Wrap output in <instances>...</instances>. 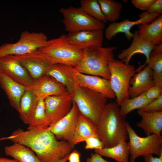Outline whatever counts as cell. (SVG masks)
I'll return each mask as SVG.
<instances>
[{"label": "cell", "mask_w": 162, "mask_h": 162, "mask_svg": "<svg viewBox=\"0 0 162 162\" xmlns=\"http://www.w3.org/2000/svg\"><path fill=\"white\" fill-rule=\"evenodd\" d=\"M140 36L154 45L162 44V15H160L148 24L138 25Z\"/></svg>", "instance_id": "23"}, {"label": "cell", "mask_w": 162, "mask_h": 162, "mask_svg": "<svg viewBox=\"0 0 162 162\" xmlns=\"http://www.w3.org/2000/svg\"><path fill=\"white\" fill-rule=\"evenodd\" d=\"M13 56L26 70L34 81L45 74L54 64L49 57L38 50L26 54Z\"/></svg>", "instance_id": "10"}, {"label": "cell", "mask_w": 162, "mask_h": 162, "mask_svg": "<svg viewBox=\"0 0 162 162\" xmlns=\"http://www.w3.org/2000/svg\"><path fill=\"white\" fill-rule=\"evenodd\" d=\"M154 86L152 71L147 65L131 78L128 88L129 96H137Z\"/></svg>", "instance_id": "20"}, {"label": "cell", "mask_w": 162, "mask_h": 162, "mask_svg": "<svg viewBox=\"0 0 162 162\" xmlns=\"http://www.w3.org/2000/svg\"><path fill=\"white\" fill-rule=\"evenodd\" d=\"M74 74L76 85L101 93L107 98L112 99L116 98L110 80L98 76L82 74L75 69Z\"/></svg>", "instance_id": "16"}, {"label": "cell", "mask_w": 162, "mask_h": 162, "mask_svg": "<svg viewBox=\"0 0 162 162\" xmlns=\"http://www.w3.org/2000/svg\"><path fill=\"white\" fill-rule=\"evenodd\" d=\"M147 65L152 71L154 86L162 90V44L155 46Z\"/></svg>", "instance_id": "26"}, {"label": "cell", "mask_w": 162, "mask_h": 162, "mask_svg": "<svg viewBox=\"0 0 162 162\" xmlns=\"http://www.w3.org/2000/svg\"><path fill=\"white\" fill-rule=\"evenodd\" d=\"M28 88L38 99L68 92L64 86L52 77L46 74L34 81L33 85Z\"/></svg>", "instance_id": "18"}, {"label": "cell", "mask_w": 162, "mask_h": 162, "mask_svg": "<svg viewBox=\"0 0 162 162\" xmlns=\"http://www.w3.org/2000/svg\"><path fill=\"white\" fill-rule=\"evenodd\" d=\"M74 68L68 65L56 63L52 65L46 73L65 86L72 94L76 85L74 76Z\"/></svg>", "instance_id": "21"}, {"label": "cell", "mask_w": 162, "mask_h": 162, "mask_svg": "<svg viewBox=\"0 0 162 162\" xmlns=\"http://www.w3.org/2000/svg\"><path fill=\"white\" fill-rule=\"evenodd\" d=\"M160 15L145 11L139 14V19L136 21H131L127 19L119 22H112L109 25L105 30V38L107 40H110L117 34L123 33L125 34L126 38L130 40L133 36V33L130 31L133 26L135 25L148 24Z\"/></svg>", "instance_id": "13"}, {"label": "cell", "mask_w": 162, "mask_h": 162, "mask_svg": "<svg viewBox=\"0 0 162 162\" xmlns=\"http://www.w3.org/2000/svg\"><path fill=\"white\" fill-rule=\"evenodd\" d=\"M80 114L77 106L73 101L69 112L49 127L58 140L65 141L73 145V140Z\"/></svg>", "instance_id": "12"}, {"label": "cell", "mask_w": 162, "mask_h": 162, "mask_svg": "<svg viewBox=\"0 0 162 162\" xmlns=\"http://www.w3.org/2000/svg\"><path fill=\"white\" fill-rule=\"evenodd\" d=\"M132 42L128 48L122 50L118 55V59L126 64H129L131 58L134 55L140 53L145 56L146 61L144 64L136 69V73L142 69L146 65L150 55L155 45L152 42L141 37L138 30L133 34Z\"/></svg>", "instance_id": "14"}, {"label": "cell", "mask_w": 162, "mask_h": 162, "mask_svg": "<svg viewBox=\"0 0 162 162\" xmlns=\"http://www.w3.org/2000/svg\"><path fill=\"white\" fill-rule=\"evenodd\" d=\"M0 162H19L14 159L0 157Z\"/></svg>", "instance_id": "41"}, {"label": "cell", "mask_w": 162, "mask_h": 162, "mask_svg": "<svg viewBox=\"0 0 162 162\" xmlns=\"http://www.w3.org/2000/svg\"><path fill=\"white\" fill-rule=\"evenodd\" d=\"M73 102L72 94L68 92L45 98V111L51 123L50 126L55 124L69 112Z\"/></svg>", "instance_id": "11"}, {"label": "cell", "mask_w": 162, "mask_h": 162, "mask_svg": "<svg viewBox=\"0 0 162 162\" xmlns=\"http://www.w3.org/2000/svg\"><path fill=\"white\" fill-rule=\"evenodd\" d=\"M38 99L35 94L28 88L22 97L19 112L20 118L25 124L28 125L32 120Z\"/></svg>", "instance_id": "24"}, {"label": "cell", "mask_w": 162, "mask_h": 162, "mask_svg": "<svg viewBox=\"0 0 162 162\" xmlns=\"http://www.w3.org/2000/svg\"><path fill=\"white\" fill-rule=\"evenodd\" d=\"M72 95L80 113L97 126L107 98L101 93L76 85Z\"/></svg>", "instance_id": "4"}, {"label": "cell", "mask_w": 162, "mask_h": 162, "mask_svg": "<svg viewBox=\"0 0 162 162\" xmlns=\"http://www.w3.org/2000/svg\"><path fill=\"white\" fill-rule=\"evenodd\" d=\"M94 152L113 159L117 162H129V147L126 141H122L111 147L94 149Z\"/></svg>", "instance_id": "28"}, {"label": "cell", "mask_w": 162, "mask_h": 162, "mask_svg": "<svg viewBox=\"0 0 162 162\" xmlns=\"http://www.w3.org/2000/svg\"><path fill=\"white\" fill-rule=\"evenodd\" d=\"M80 153L77 150L74 149L69 154L68 160L69 162H80Z\"/></svg>", "instance_id": "39"}, {"label": "cell", "mask_w": 162, "mask_h": 162, "mask_svg": "<svg viewBox=\"0 0 162 162\" xmlns=\"http://www.w3.org/2000/svg\"><path fill=\"white\" fill-rule=\"evenodd\" d=\"M0 70L15 81L28 88L34 82L26 70L13 55L0 58Z\"/></svg>", "instance_id": "15"}, {"label": "cell", "mask_w": 162, "mask_h": 162, "mask_svg": "<svg viewBox=\"0 0 162 162\" xmlns=\"http://www.w3.org/2000/svg\"><path fill=\"white\" fill-rule=\"evenodd\" d=\"M49 56L54 64L60 63L75 67L82 59L83 50L71 44L67 35L48 40L46 46L38 49Z\"/></svg>", "instance_id": "5"}, {"label": "cell", "mask_w": 162, "mask_h": 162, "mask_svg": "<svg viewBox=\"0 0 162 162\" xmlns=\"http://www.w3.org/2000/svg\"><path fill=\"white\" fill-rule=\"evenodd\" d=\"M152 101L147 98L145 92L131 98H128L123 100L119 106L120 114L126 116L132 111L136 109L140 110Z\"/></svg>", "instance_id": "29"}, {"label": "cell", "mask_w": 162, "mask_h": 162, "mask_svg": "<svg viewBox=\"0 0 162 162\" xmlns=\"http://www.w3.org/2000/svg\"><path fill=\"white\" fill-rule=\"evenodd\" d=\"M147 11L150 13H154L162 15V0H155L150 6Z\"/></svg>", "instance_id": "37"}, {"label": "cell", "mask_w": 162, "mask_h": 162, "mask_svg": "<svg viewBox=\"0 0 162 162\" xmlns=\"http://www.w3.org/2000/svg\"><path fill=\"white\" fill-rule=\"evenodd\" d=\"M145 94L147 99L152 101L162 94V90L154 86L145 92Z\"/></svg>", "instance_id": "35"}, {"label": "cell", "mask_w": 162, "mask_h": 162, "mask_svg": "<svg viewBox=\"0 0 162 162\" xmlns=\"http://www.w3.org/2000/svg\"><path fill=\"white\" fill-rule=\"evenodd\" d=\"M0 86L6 93L10 105L19 112L21 98L28 88L14 81L1 70Z\"/></svg>", "instance_id": "19"}, {"label": "cell", "mask_w": 162, "mask_h": 162, "mask_svg": "<svg viewBox=\"0 0 162 162\" xmlns=\"http://www.w3.org/2000/svg\"><path fill=\"white\" fill-rule=\"evenodd\" d=\"M119 107L115 102L107 104L97 126L98 137L104 148L113 147L128 139L126 116L120 114Z\"/></svg>", "instance_id": "2"}, {"label": "cell", "mask_w": 162, "mask_h": 162, "mask_svg": "<svg viewBox=\"0 0 162 162\" xmlns=\"http://www.w3.org/2000/svg\"><path fill=\"white\" fill-rule=\"evenodd\" d=\"M80 8L86 13L104 23L107 22L97 0H81Z\"/></svg>", "instance_id": "32"}, {"label": "cell", "mask_w": 162, "mask_h": 162, "mask_svg": "<svg viewBox=\"0 0 162 162\" xmlns=\"http://www.w3.org/2000/svg\"><path fill=\"white\" fill-rule=\"evenodd\" d=\"M139 110L151 112L162 111V94Z\"/></svg>", "instance_id": "33"}, {"label": "cell", "mask_w": 162, "mask_h": 162, "mask_svg": "<svg viewBox=\"0 0 162 162\" xmlns=\"http://www.w3.org/2000/svg\"><path fill=\"white\" fill-rule=\"evenodd\" d=\"M86 142L85 148L89 149H100L104 148L103 143L99 138L96 136H91L85 141Z\"/></svg>", "instance_id": "34"}, {"label": "cell", "mask_w": 162, "mask_h": 162, "mask_svg": "<svg viewBox=\"0 0 162 162\" xmlns=\"http://www.w3.org/2000/svg\"><path fill=\"white\" fill-rule=\"evenodd\" d=\"M44 98L38 99L33 118L27 128L29 130L39 126L49 127L51 123L46 113Z\"/></svg>", "instance_id": "31"}, {"label": "cell", "mask_w": 162, "mask_h": 162, "mask_svg": "<svg viewBox=\"0 0 162 162\" xmlns=\"http://www.w3.org/2000/svg\"><path fill=\"white\" fill-rule=\"evenodd\" d=\"M95 153V152H94ZM86 162H112L104 159L99 154L95 153H92L90 157L88 158Z\"/></svg>", "instance_id": "38"}, {"label": "cell", "mask_w": 162, "mask_h": 162, "mask_svg": "<svg viewBox=\"0 0 162 162\" xmlns=\"http://www.w3.org/2000/svg\"><path fill=\"white\" fill-rule=\"evenodd\" d=\"M155 0H132L133 4L137 8L147 11Z\"/></svg>", "instance_id": "36"}, {"label": "cell", "mask_w": 162, "mask_h": 162, "mask_svg": "<svg viewBox=\"0 0 162 162\" xmlns=\"http://www.w3.org/2000/svg\"><path fill=\"white\" fill-rule=\"evenodd\" d=\"M69 154L66 156L64 158L60 160L58 162H66L68 160Z\"/></svg>", "instance_id": "42"}, {"label": "cell", "mask_w": 162, "mask_h": 162, "mask_svg": "<svg viewBox=\"0 0 162 162\" xmlns=\"http://www.w3.org/2000/svg\"><path fill=\"white\" fill-rule=\"evenodd\" d=\"M142 119L136 125L141 128L147 135L155 134L161 136L162 130V111L147 112L140 110L137 111Z\"/></svg>", "instance_id": "22"}, {"label": "cell", "mask_w": 162, "mask_h": 162, "mask_svg": "<svg viewBox=\"0 0 162 162\" xmlns=\"http://www.w3.org/2000/svg\"><path fill=\"white\" fill-rule=\"evenodd\" d=\"M110 79L112 89L119 107L124 100L129 98L128 88L131 78L136 73L134 66L126 64L122 61L114 58L108 64Z\"/></svg>", "instance_id": "6"}, {"label": "cell", "mask_w": 162, "mask_h": 162, "mask_svg": "<svg viewBox=\"0 0 162 162\" xmlns=\"http://www.w3.org/2000/svg\"><path fill=\"white\" fill-rule=\"evenodd\" d=\"M69 42L76 47L83 50L94 46H102L104 40L103 30H83L68 33Z\"/></svg>", "instance_id": "17"}, {"label": "cell", "mask_w": 162, "mask_h": 162, "mask_svg": "<svg viewBox=\"0 0 162 162\" xmlns=\"http://www.w3.org/2000/svg\"><path fill=\"white\" fill-rule=\"evenodd\" d=\"M48 38L42 32H22L15 43H5L0 46V58L10 55L26 54L46 46Z\"/></svg>", "instance_id": "8"}, {"label": "cell", "mask_w": 162, "mask_h": 162, "mask_svg": "<svg viewBox=\"0 0 162 162\" xmlns=\"http://www.w3.org/2000/svg\"><path fill=\"white\" fill-rule=\"evenodd\" d=\"M115 46H94L83 50L81 60L74 67L79 73L97 76L110 80L108 64L114 58Z\"/></svg>", "instance_id": "3"}, {"label": "cell", "mask_w": 162, "mask_h": 162, "mask_svg": "<svg viewBox=\"0 0 162 162\" xmlns=\"http://www.w3.org/2000/svg\"><path fill=\"white\" fill-rule=\"evenodd\" d=\"M132 162H135V161H133Z\"/></svg>", "instance_id": "44"}, {"label": "cell", "mask_w": 162, "mask_h": 162, "mask_svg": "<svg viewBox=\"0 0 162 162\" xmlns=\"http://www.w3.org/2000/svg\"><path fill=\"white\" fill-rule=\"evenodd\" d=\"M4 150L6 155L19 162H42L31 149L20 143L5 146Z\"/></svg>", "instance_id": "25"}, {"label": "cell", "mask_w": 162, "mask_h": 162, "mask_svg": "<svg viewBox=\"0 0 162 162\" xmlns=\"http://www.w3.org/2000/svg\"><path fill=\"white\" fill-rule=\"evenodd\" d=\"M63 22L68 33L83 30H103L105 23L89 15L80 7L61 8Z\"/></svg>", "instance_id": "9"}, {"label": "cell", "mask_w": 162, "mask_h": 162, "mask_svg": "<svg viewBox=\"0 0 162 162\" xmlns=\"http://www.w3.org/2000/svg\"><path fill=\"white\" fill-rule=\"evenodd\" d=\"M49 127H37L25 131L18 128L9 139L30 148L42 162H58L72 152L75 146L58 140Z\"/></svg>", "instance_id": "1"}, {"label": "cell", "mask_w": 162, "mask_h": 162, "mask_svg": "<svg viewBox=\"0 0 162 162\" xmlns=\"http://www.w3.org/2000/svg\"><path fill=\"white\" fill-rule=\"evenodd\" d=\"M102 11L107 21L115 22L120 17L122 3L114 0H98Z\"/></svg>", "instance_id": "30"}, {"label": "cell", "mask_w": 162, "mask_h": 162, "mask_svg": "<svg viewBox=\"0 0 162 162\" xmlns=\"http://www.w3.org/2000/svg\"><path fill=\"white\" fill-rule=\"evenodd\" d=\"M5 139H8V137H2L0 139V141Z\"/></svg>", "instance_id": "43"}, {"label": "cell", "mask_w": 162, "mask_h": 162, "mask_svg": "<svg viewBox=\"0 0 162 162\" xmlns=\"http://www.w3.org/2000/svg\"><path fill=\"white\" fill-rule=\"evenodd\" d=\"M152 154H149L144 157L145 162H162V153L159 157H154Z\"/></svg>", "instance_id": "40"}, {"label": "cell", "mask_w": 162, "mask_h": 162, "mask_svg": "<svg viewBox=\"0 0 162 162\" xmlns=\"http://www.w3.org/2000/svg\"><path fill=\"white\" fill-rule=\"evenodd\" d=\"M126 127L129 138L130 162L138 157L154 154L159 156L162 153V137L155 134L145 137L139 136L127 121Z\"/></svg>", "instance_id": "7"}, {"label": "cell", "mask_w": 162, "mask_h": 162, "mask_svg": "<svg viewBox=\"0 0 162 162\" xmlns=\"http://www.w3.org/2000/svg\"><path fill=\"white\" fill-rule=\"evenodd\" d=\"M91 136L98 137L97 126L80 113L73 140V144L75 146L79 143L84 142Z\"/></svg>", "instance_id": "27"}]
</instances>
